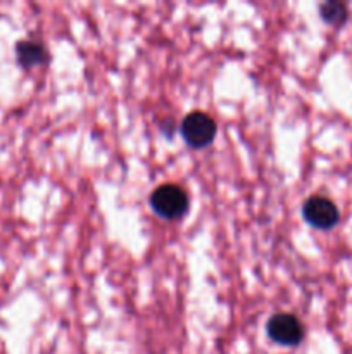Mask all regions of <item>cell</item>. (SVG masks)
Instances as JSON below:
<instances>
[{
	"instance_id": "obj_4",
	"label": "cell",
	"mask_w": 352,
	"mask_h": 354,
	"mask_svg": "<svg viewBox=\"0 0 352 354\" xmlns=\"http://www.w3.org/2000/svg\"><path fill=\"white\" fill-rule=\"evenodd\" d=\"M268 335L282 346H297L304 339V327L293 315L278 313L269 318Z\"/></svg>"
},
{
	"instance_id": "obj_3",
	"label": "cell",
	"mask_w": 352,
	"mask_h": 354,
	"mask_svg": "<svg viewBox=\"0 0 352 354\" xmlns=\"http://www.w3.org/2000/svg\"><path fill=\"white\" fill-rule=\"evenodd\" d=\"M302 216L311 227L317 230H330L340 221V211L328 197L313 196L304 203Z\"/></svg>"
},
{
	"instance_id": "obj_1",
	"label": "cell",
	"mask_w": 352,
	"mask_h": 354,
	"mask_svg": "<svg viewBox=\"0 0 352 354\" xmlns=\"http://www.w3.org/2000/svg\"><path fill=\"white\" fill-rule=\"evenodd\" d=\"M150 206L154 213L161 218L178 220L188 211V196L182 187L166 183L152 192Z\"/></svg>"
},
{
	"instance_id": "obj_2",
	"label": "cell",
	"mask_w": 352,
	"mask_h": 354,
	"mask_svg": "<svg viewBox=\"0 0 352 354\" xmlns=\"http://www.w3.org/2000/svg\"><path fill=\"white\" fill-rule=\"evenodd\" d=\"M216 121L209 114L202 111L186 114L185 120L182 121V135L186 144L193 149H204L213 144L216 137Z\"/></svg>"
},
{
	"instance_id": "obj_6",
	"label": "cell",
	"mask_w": 352,
	"mask_h": 354,
	"mask_svg": "<svg viewBox=\"0 0 352 354\" xmlns=\"http://www.w3.org/2000/svg\"><path fill=\"white\" fill-rule=\"evenodd\" d=\"M320 14L324 23L331 26H342L347 21L349 10L347 6L342 2H324L320 6Z\"/></svg>"
},
{
	"instance_id": "obj_5",
	"label": "cell",
	"mask_w": 352,
	"mask_h": 354,
	"mask_svg": "<svg viewBox=\"0 0 352 354\" xmlns=\"http://www.w3.org/2000/svg\"><path fill=\"white\" fill-rule=\"evenodd\" d=\"M16 55H17V62L26 69L43 64V62L48 59V54L47 50H45L43 45L33 40L19 41L16 47Z\"/></svg>"
}]
</instances>
